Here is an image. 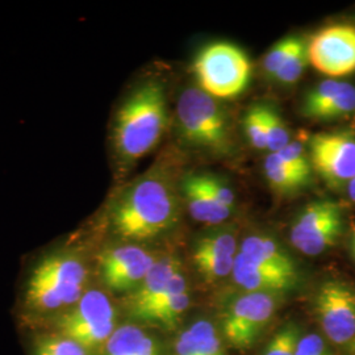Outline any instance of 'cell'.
<instances>
[{
	"label": "cell",
	"instance_id": "cell-1",
	"mask_svg": "<svg viewBox=\"0 0 355 355\" xmlns=\"http://www.w3.org/2000/svg\"><path fill=\"white\" fill-rule=\"evenodd\" d=\"M179 195L171 174L162 166H154L116 191L105 205V224L120 242L142 243L159 239L179 221Z\"/></svg>",
	"mask_w": 355,
	"mask_h": 355
},
{
	"label": "cell",
	"instance_id": "cell-2",
	"mask_svg": "<svg viewBox=\"0 0 355 355\" xmlns=\"http://www.w3.org/2000/svg\"><path fill=\"white\" fill-rule=\"evenodd\" d=\"M168 103L159 76H141L114 108L110 127V154L116 177L127 175L152 153L168 128Z\"/></svg>",
	"mask_w": 355,
	"mask_h": 355
},
{
	"label": "cell",
	"instance_id": "cell-3",
	"mask_svg": "<svg viewBox=\"0 0 355 355\" xmlns=\"http://www.w3.org/2000/svg\"><path fill=\"white\" fill-rule=\"evenodd\" d=\"M86 255L74 246H61L41 255L24 283V303L35 312H53L76 304L89 290Z\"/></svg>",
	"mask_w": 355,
	"mask_h": 355
},
{
	"label": "cell",
	"instance_id": "cell-4",
	"mask_svg": "<svg viewBox=\"0 0 355 355\" xmlns=\"http://www.w3.org/2000/svg\"><path fill=\"white\" fill-rule=\"evenodd\" d=\"M175 125L180 139L192 148L220 157L234 152L228 112L199 87H187L179 95Z\"/></svg>",
	"mask_w": 355,
	"mask_h": 355
},
{
	"label": "cell",
	"instance_id": "cell-5",
	"mask_svg": "<svg viewBox=\"0 0 355 355\" xmlns=\"http://www.w3.org/2000/svg\"><path fill=\"white\" fill-rule=\"evenodd\" d=\"M198 87L215 99H233L246 89L252 78L248 54L234 44L214 42L193 61Z\"/></svg>",
	"mask_w": 355,
	"mask_h": 355
},
{
	"label": "cell",
	"instance_id": "cell-6",
	"mask_svg": "<svg viewBox=\"0 0 355 355\" xmlns=\"http://www.w3.org/2000/svg\"><path fill=\"white\" fill-rule=\"evenodd\" d=\"M114 304L105 292L89 287L76 304L58 318V327L80 346L96 349L107 343L114 331Z\"/></svg>",
	"mask_w": 355,
	"mask_h": 355
},
{
	"label": "cell",
	"instance_id": "cell-7",
	"mask_svg": "<svg viewBox=\"0 0 355 355\" xmlns=\"http://www.w3.org/2000/svg\"><path fill=\"white\" fill-rule=\"evenodd\" d=\"M279 303L278 295L245 291L230 300L223 318V331L234 349L253 345L274 316Z\"/></svg>",
	"mask_w": 355,
	"mask_h": 355
},
{
	"label": "cell",
	"instance_id": "cell-8",
	"mask_svg": "<svg viewBox=\"0 0 355 355\" xmlns=\"http://www.w3.org/2000/svg\"><path fill=\"white\" fill-rule=\"evenodd\" d=\"M324 334L347 354L355 355V290L341 280H328L315 300Z\"/></svg>",
	"mask_w": 355,
	"mask_h": 355
},
{
	"label": "cell",
	"instance_id": "cell-9",
	"mask_svg": "<svg viewBox=\"0 0 355 355\" xmlns=\"http://www.w3.org/2000/svg\"><path fill=\"white\" fill-rule=\"evenodd\" d=\"M343 230L341 207L330 200H318L306 204L295 218L290 240L300 253L318 255L337 242Z\"/></svg>",
	"mask_w": 355,
	"mask_h": 355
},
{
	"label": "cell",
	"instance_id": "cell-10",
	"mask_svg": "<svg viewBox=\"0 0 355 355\" xmlns=\"http://www.w3.org/2000/svg\"><path fill=\"white\" fill-rule=\"evenodd\" d=\"M158 258L140 243L119 242L99 254V275L108 290L130 293L140 286Z\"/></svg>",
	"mask_w": 355,
	"mask_h": 355
},
{
	"label": "cell",
	"instance_id": "cell-11",
	"mask_svg": "<svg viewBox=\"0 0 355 355\" xmlns=\"http://www.w3.org/2000/svg\"><path fill=\"white\" fill-rule=\"evenodd\" d=\"M312 168L333 189L355 178V137L349 132L318 133L309 140Z\"/></svg>",
	"mask_w": 355,
	"mask_h": 355
},
{
	"label": "cell",
	"instance_id": "cell-12",
	"mask_svg": "<svg viewBox=\"0 0 355 355\" xmlns=\"http://www.w3.org/2000/svg\"><path fill=\"white\" fill-rule=\"evenodd\" d=\"M309 62L331 78L355 73V26H327L308 42Z\"/></svg>",
	"mask_w": 355,
	"mask_h": 355
},
{
	"label": "cell",
	"instance_id": "cell-13",
	"mask_svg": "<svg viewBox=\"0 0 355 355\" xmlns=\"http://www.w3.org/2000/svg\"><path fill=\"white\" fill-rule=\"evenodd\" d=\"M237 248V237L233 230L212 229L195 242L192 259L204 279L216 282L233 272Z\"/></svg>",
	"mask_w": 355,
	"mask_h": 355
},
{
	"label": "cell",
	"instance_id": "cell-14",
	"mask_svg": "<svg viewBox=\"0 0 355 355\" xmlns=\"http://www.w3.org/2000/svg\"><path fill=\"white\" fill-rule=\"evenodd\" d=\"M232 275L234 282L245 291L272 295L290 291L299 282V272L267 266L245 257L240 252L236 257Z\"/></svg>",
	"mask_w": 355,
	"mask_h": 355
},
{
	"label": "cell",
	"instance_id": "cell-15",
	"mask_svg": "<svg viewBox=\"0 0 355 355\" xmlns=\"http://www.w3.org/2000/svg\"><path fill=\"white\" fill-rule=\"evenodd\" d=\"M190 305L187 282L182 271L177 272L165 291L152 304L144 308L135 318L157 322L165 328H174Z\"/></svg>",
	"mask_w": 355,
	"mask_h": 355
},
{
	"label": "cell",
	"instance_id": "cell-16",
	"mask_svg": "<svg viewBox=\"0 0 355 355\" xmlns=\"http://www.w3.org/2000/svg\"><path fill=\"white\" fill-rule=\"evenodd\" d=\"M182 271V262L177 255L166 254L161 255L153 265L150 271L142 280L140 286L129 293L128 305L132 316L139 313L144 308L152 304L153 302L165 291L173 277Z\"/></svg>",
	"mask_w": 355,
	"mask_h": 355
},
{
	"label": "cell",
	"instance_id": "cell-17",
	"mask_svg": "<svg viewBox=\"0 0 355 355\" xmlns=\"http://www.w3.org/2000/svg\"><path fill=\"white\" fill-rule=\"evenodd\" d=\"M180 195L191 217L199 223L217 225L232 215V209L221 205L204 189L196 173H190L182 179Z\"/></svg>",
	"mask_w": 355,
	"mask_h": 355
},
{
	"label": "cell",
	"instance_id": "cell-18",
	"mask_svg": "<svg viewBox=\"0 0 355 355\" xmlns=\"http://www.w3.org/2000/svg\"><path fill=\"white\" fill-rule=\"evenodd\" d=\"M174 355H227L215 325L198 320L183 330L175 341Z\"/></svg>",
	"mask_w": 355,
	"mask_h": 355
},
{
	"label": "cell",
	"instance_id": "cell-19",
	"mask_svg": "<svg viewBox=\"0 0 355 355\" xmlns=\"http://www.w3.org/2000/svg\"><path fill=\"white\" fill-rule=\"evenodd\" d=\"M240 253L255 262L290 272H299L291 255L279 242L265 234H252L242 241Z\"/></svg>",
	"mask_w": 355,
	"mask_h": 355
},
{
	"label": "cell",
	"instance_id": "cell-20",
	"mask_svg": "<svg viewBox=\"0 0 355 355\" xmlns=\"http://www.w3.org/2000/svg\"><path fill=\"white\" fill-rule=\"evenodd\" d=\"M105 355H159L158 343L144 329L124 325L105 343Z\"/></svg>",
	"mask_w": 355,
	"mask_h": 355
},
{
	"label": "cell",
	"instance_id": "cell-21",
	"mask_svg": "<svg viewBox=\"0 0 355 355\" xmlns=\"http://www.w3.org/2000/svg\"><path fill=\"white\" fill-rule=\"evenodd\" d=\"M265 175L270 187L282 195H290L306 187L302 178L286 165L277 153H270L265 161Z\"/></svg>",
	"mask_w": 355,
	"mask_h": 355
},
{
	"label": "cell",
	"instance_id": "cell-22",
	"mask_svg": "<svg viewBox=\"0 0 355 355\" xmlns=\"http://www.w3.org/2000/svg\"><path fill=\"white\" fill-rule=\"evenodd\" d=\"M345 85H346V82H340L336 79H327V80L318 83V86H315L305 95L303 107H302V112L305 117L315 120L316 116L322 110H325L330 103L340 95Z\"/></svg>",
	"mask_w": 355,
	"mask_h": 355
},
{
	"label": "cell",
	"instance_id": "cell-23",
	"mask_svg": "<svg viewBox=\"0 0 355 355\" xmlns=\"http://www.w3.org/2000/svg\"><path fill=\"white\" fill-rule=\"evenodd\" d=\"M263 119L266 128L267 150L278 153L290 144L291 133L286 125L279 111L274 107L263 104Z\"/></svg>",
	"mask_w": 355,
	"mask_h": 355
},
{
	"label": "cell",
	"instance_id": "cell-24",
	"mask_svg": "<svg viewBox=\"0 0 355 355\" xmlns=\"http://www.w3.org/2000/svg\"><path fill=\"white\" fill-rule=\"evenodd\" d=\"M309 64V54H308V42L302 40L300 44L292 51L291 55L287 61L280 67L279 71L275 74L274 79L286 86L295 85L300 80L304 74L305 69Z\"/></svg>",
	"mask_w": 355,
	"mask_h": 355
},
{
	"label": "cell",
	"instance_id": "cell-25",
	"mask_svg": "<svg viewBox=\"0 0 355 355\" xmlns=\"http://www.w3.org/2000/svg\"><path fill=\"white\" fill-rule=\"evenodd\" d=\"M280 159L292 168L299 177L304 180L306 184L311 183L312 179V165L309 153H306L304 144L300 140H291L287 146H284L280 152L277 153Z\"/></svg>",
	"mask_w": 355,
	"mask_h": 355
},
{
	"label": "cell",
	"instance_id": "cell-26",
	"mask_svg": "<svg viewBox=\"0 0 355 355\" xmlns=\"http://www.w3.org/2000/svg\"><path fill=\"white\" fill-rule=\"evenodd\" d=\"M303 38L299 36H287L278 41L263 57V61H262L263 73L268 78H274L279 71L280 67L287 61V58L291 55L292 51H295V48L300 44Z\"/></svg>",
	"mask_w": 355,
	"mask_h": 355
},
{
	"label": "cell",
	"instance_id": "cell-27",
	"mask_svg": "<svg viewBox=\"0 0 355 355\" xmlns=\"http://www.w3.org/2000/svg\"><path fill=\"white\" fill-rule=\"evenodd\" d=\"M245 133L252 146L258 150L267 149L266 128L263 119V104H254L243 117Z\"/></svg>",
	"mask_w": 355,
	"mask_h": 355
},
{
	"label": "cell",
	"instance_id": "cell-28",
	"mask_svg": "<svg viewBox=\"0 0 355 355\" xmlns=\"http://www.w3.org/2000/svg\"><path fill=\"white\" fill-rule=\"evenodd\" d=\"M300 338L297 327L286 325L268 341L265 355H296Z\"/></svg>",
	"mask_w": 355,
	"mask_h": 355
},
{
	"label": "cell",
	"instance_id": "cell-29",
	"mask_svg": "<svg viewBox=\"0 0 355 355\" xmlns=\"http://www.w3.org/2000/svg\"><path fill=\"white\" fill-rule=\"evenodd\" d=\"M355 112V87L346 83L340 95L316 116L315 120H334Z\"/></svg>",
	"mask_w": 355,
	"mask_h": 355
},
{
	"label": "cell",
	"instance_id": "cell-30",
	"mask_svg": "<svg viewBox=\"0 0 355 355\" xmlns=\"http://www.w3.org/2000/svg\"><path fill=\"white\" fill-rule=\"evenodd\" d=\"M204 189L208 191L221 205L233 211L236 205V193L228 182L212 173H196Z\"/></svg>",
	"mask_w": 355,
	"mask_h": 355
},
{
	"label": "cell",
	"instance_id": "cell-31",
	"mask_svg": "<svg viewBox=\"0 0 355 355\" xmlns=\"http://www.w3.org/2000/svg\"><path fill=\"white\" fill-rule=\"evenodd\" d=\"M36 355H87V350L67 337H49L38 345Z\"/></svg>",
	"mask_w": 355,
	"mask_h": 355
},
{
	"label": "cell",
	"instance_id": "cell-32",
	"mask_svg": "<svg viewBox=\"0 0 355 355\" xmlns=\"http://www.w3.org/2000/svg\"><path fill=\"white\" fill-rule=\"evenodd\" d=\"M296 355H333L324 338L318 334L311 333L303 336L297 345Z\"/></svg>",
	"mask_w": 355,
	"mask_h": 355
},
{
	"label": "cell",
	"instance_id": "cell-33",
	"mask_svg": "<svg viewBox=\"0 0 355 355\" xmlns=\"http://www.w3.org/2000/svg\"><path fill=\"white\" fill-rule=\"evenodd\" d=\"M346 190H347V195L349 198L355 202V178L346 186Z\"/></svg>",
	"mask_w": 355,
	"mask_h": 355
},
{
	"label": "cell",
	"instance_id": "cell-34",
	"mask_svg": "<svg viewBox=\"0 0 355 355\" xmlns=\"http://www.w3.org/2000/svg\"><path fill=\"white\" fill-rule=\"evenodd\" d=\"M355 252V232L354 234H353V240H352V253H354Z\"/></svg>",
	"mask_w": 355,
	"mask_h": 355
},
{
	"label": "cell",
	"instance_id": "cell-35",
	"mask_svg": "<svg viewBox=\"0 0 355 355\" xmlns=\"http://www.w3.org/2000/svg\"><path fill=\"white\" fill-rule=\"evenodd\" d=\"M353 257H354V258H355V252H354V253H353Z\"/></svg>",
	"mask_w": 355,
	"mask_h": 355
}]
</instances>
